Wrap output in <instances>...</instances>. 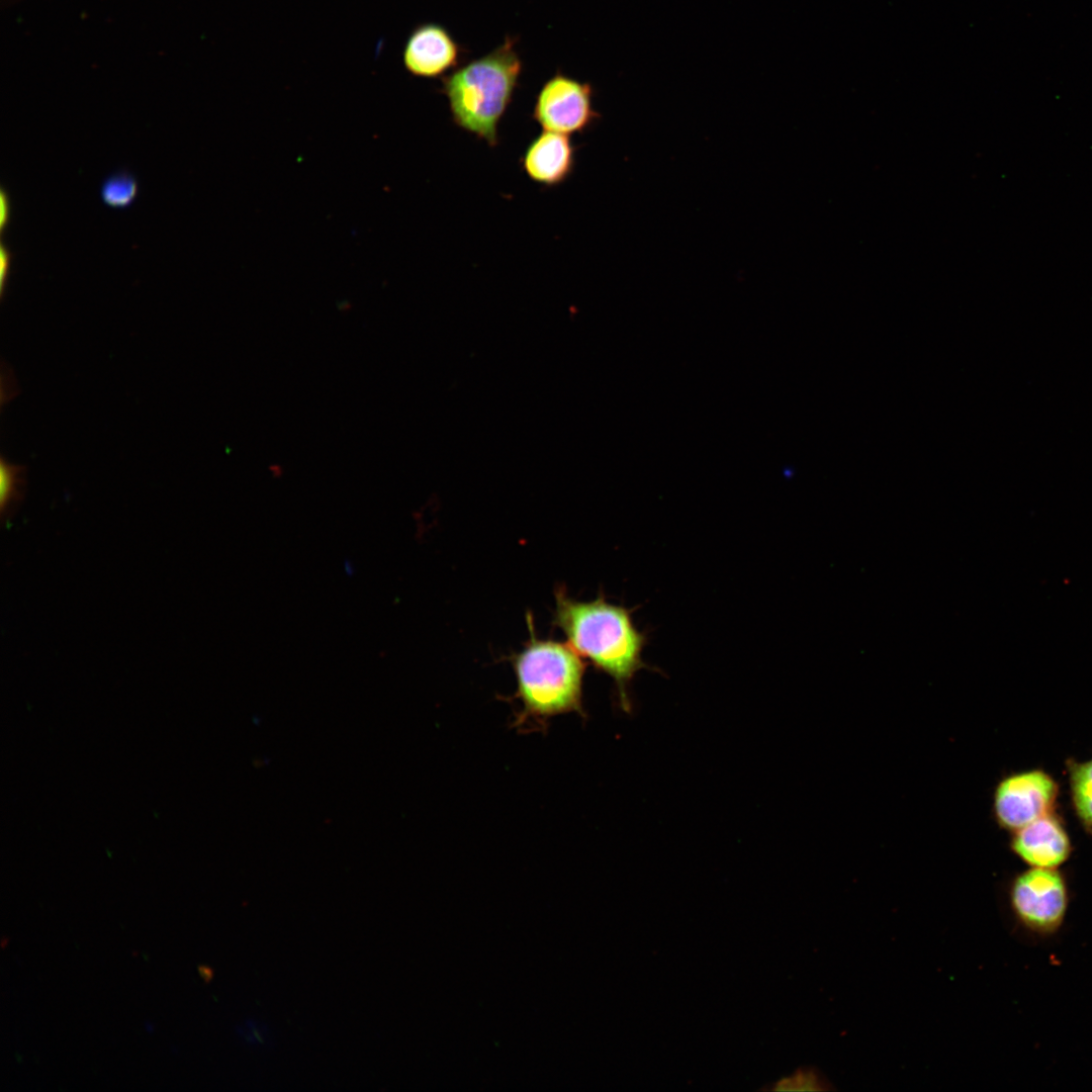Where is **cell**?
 I'll use <instances>...</instances> for the list:
<instances>
[{"mask_svg": "<svg viewBox=\"0 0 1092 1092\" xmlns=\"http://www.w3.org/2000/svg\"><path fill=\"white\" fill-rule=\"evenodd\" d=\"M553 623L580 656L613 678L627 706V686L638 670L646 667L642 659L646 634L635 626L631 611L603 597L576 601L559 587L555 592Z\"/></svg>", "mask_w": 1092, "mask_h": 1092, "instance_id": "cell-1", "label": "cell"}, {"mask_svg": "<svg viewBox=\"0 0 1092 1092\" xmlns=\"http://www.w3.org/2000/svg\"><path fill=\"white\" fill-rule=\"evenodd\" d=\"M522 67L516 41L508 37L488 54L444 77L442 92L453 122L495 147L498 124L513 100Z\"/></svg>", "mask_w": 1092, "mask_h": 1092, "instance_id": "cell-2", "label": "cell"}, {"mask_svg": "<svg viewBox=\"0 0 1092 1092\" xmlns=\"http://www.w3.org/2000/svg\"><path fill=\"white\" fill-rule=\"evenodd\" d=\"M530 637L512 657L517 696L526 715L547 718L580 712L585 665L567 643L541 639L528 616Z\"/></svg>", "mask_w": 1092, "mask_h": 1092, "instance_id": "cell-3", "label": "cell"}, {"mask_svg": "<svg viewBox=\"0 0 1092 1092\" xmlns=\"http://www.w3.org/2000/svg\"><path fill=\"white\" fill-rule=\"evenodd\" d=\"M1066 876L1058 869L1032 868L1016 874L1007 888L1016 925L1032 936L1048 938L1062 928L1070 905Z\"/></svg>", "mask_w": 1092, "mask_h": 1092, "instance_id": "cell-4", "label": "cell"}, {"mask_svg": "<svg viewBox=\"0 0 1092 1092\" xmlns=\"http://www.w3.org/2000/svg\"><path fill=\"white\" fill-rule=\"evenodd\" d=\"M1059 796L1056 780L1042 769L1004 777L996 786L993 813L997 824L1014 832L1055 811Z\"/></svg>", "mask_w": 1092, "mask_h": 1092, "instance_id": "cell-5", "label": "cell"}, {"mask_svg": "<svg viewBox=\"0 0 1092 1092\" xmlns=\"http://www.w3.org/2000/svg\"><path fill=\"white\" fill-rule=\"evenodd\" d=\"M593 98L589 83L556 72L536 96L533 119L544 130L580 133L599 118Z\"/></svg>", "mask_w": 1092, "mask_h": 1092, "instance_id": "cell-6", "label": "cell"}, {"mask_svg": "<svg viewBox=\"0 0 1092 1092\" xmlns=\"http://www.w3.org/2000/svg\"><path fill=\"white\" fill-rule=\"evenodd\" d=\"M1010 849L1029 867L1058 869L1069 859L1073 847L1062 819L1054 811L1014 831Z\"/></svg>", "mask_w": 1092, "mask_h": 1092, "instance_id": "cell-7", "label": "cell"}, {"mask_svg": "<svg viewBox=\"0 0 1092 1092\" xmlns=\"http://www.w3.org/2000/svg\"><path fill=\"white\" fill-rule=\"evenodd\" d=\"M460 47L439 23L417 26L406 38L402 60L407 72L421 78H437L458 64Z\"/></svg>", "mask_w": 1092, "mask_h": 1092, "instance_id": "cell-8", "label": "cell"}, {"mask_svg": "<svg viewBox=\"0 0 1092 1092\" xmlns=\"http://www.w3.org/2000/svg\"><path fill=\"white\" fill-rule=\"evenodd\" d=\"M575 147L568 134L544 130L528 145L522 158L526 175L545 187L562 184L573 172Z\"/></svg>", "mask_w": 1092, "mask_h": 1092, "instance_id": "cell-9", "label": "cell"}, {"mask_svg": "<svg viewBox=\"0 0 1092 1092\" xmlns=\"http://www.w3.org/2000/svg\"><path fill=\"white\" fill-rule=\"evenodd\" d=\"M1074 811L1087 833L1092 835V757L1066 761Z\"/></svg>", "mask_w": 1092, "mask_h": 1092, "instance_id": "cell-10", "label": "cell"}, {"mask_svg": "<svg viewBox=\"0 0 1092 1092\" xmlns=\"http://www.w3.org/2000/svg\"><path fill=\"white\" fill-rule=\"evenodd\" d=\"M140 184L136 177L127 169H119L108 175L100 187V198L111 208L129 207L138 198Z\"/></svg>", "mask_w": 1092, "mask_h": 1092, "instance_id": "cell-11", "label": "cell"}, {"mask_svg": "<svg viewBox=\"0 0 1092 1092\" xmlns=\"http://www.w3.org/2000/svg\"><path fill=\"white\" fill-rule=\"evenodd\" d=\"M24 466L0 460V510L2 521L8 520L23 499L26 485Z\"/></svg>", "mask_w": 1092, "mask_h": 1092, "instance_id": "cell-12", "label": "cell"}, {"mask_svg": "<svg viewBox=\"0 0 1092 1092\" xmlns=\"http://www.w3.org/2000/svg\"><path fill=\"white\" fill-rule=\"evenodd\" d=\"M833 1087L827 1078L814 1067H802L792 1075L783 1077L769 1090L774 1091H830Z\"/></svg>", "mask_w": 1092, "mask_h": 1092, "instance_id": "cell-13", "label": "cell"}, {"mask_svg": "<svg viewBox=\"0 0 1092 1092\" xmlns=\"http://www.w3.org/2000/svg\"><path fill=\"white\" fill-rule=\"evenodd\" d=\"M237 1032L246 1043L254 1046H266L270 1042V1030L265 1023L259 1020H246L242 1026L237 1028Z\"/></svg>", "mask_w": 1092, "mask_h": 1092, "instance_id": "cell-14", "label": "cell"}, {"mask_svg": "<svg viewBox=\"0 0 1092 1092\" xmlns=\"http://www.w3.org/2000/svg\"><path fill=\"white\" fill-rule=\"evenodd\" d=\"M12 259H13V255H12V252H11L10 248L8 247V245H6L4 243L3 240H1V244H0V295H1V297H3L4 291H5V285H6L7 281H8Z\"/></svg>", "mask_w": 1092, "mask_h": 1092, "instance_id": "cell-15", "label": "cell"}, {"mask_svg": "<svg viewBox=\"0 0 1092 1092\" xmlns=\"http://www.w3.org/2000/svg\"><path fill=\"white\" fill-rule=\"evenodd\" d=\"M11 199L8 190L2 185L0 189V234L3 237L11 220Z\"/></svg>", "mask_w": 1092, "mask_h": 1092, "instance_id": "cell-16", "label": "cell"}, {"mask_svg": "<svg viewBox=\"0 0 1092 1092\" xmlns=\"http://www.w3.org/2000/svg\"><path fill=\"white\" fill-rule=\"evenodd\" d=\"M198 971H199V973H200V975H201L202 979H203V980H204V981H205L206 983L210 981V979H211V977H212V971H211V969H209V968H207V967H204V966H199V967H198Z\"/></svg>", "mask_w": 1092, "mask_h": 1092, "instance_id": "cell-17", "label": "cell"}, {"mask_svg": "<svg viewBox=\"0 0 1092 1092\" xmlns=\"http://www.w3.org/2000/svg\"><path fill=\"white\" fill-rule=\"evenodd\" d=\"M145 1025H146V1029H147V1030H148L149 1032H153V1031H154V1026H153V1025H152V1024H151L150 1022H146V1024H145Z\"/></svg>", "mask_w": 1092, "mask_h": 1092, "instance_id": "cell-18", "label": "cell"}]
</instances>
